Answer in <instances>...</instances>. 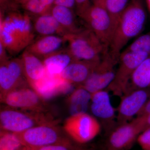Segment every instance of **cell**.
Here are the masks:
<instances>
[{"label":"cell","mask_w":150,"mask_h":150,"mask_svg":"<svg viewBox=\"0 0 150 150\" xmlns=\"http://www.w3.org/2000/svg\"><path fill=\"white\" fill-rule=\"evenodd\" d=\"M76 60L68 48H63L42 59L47 74L61 75L70 64Z\"/></svg>","instance_id":"ac0fdd59"},{"label":"cell","mask_w":150,"mask_h":150,"mask_svg":"<svg viewBox=\"0 0 150 150\" xmlns=\"http://www.w3.org/2000/svg\"><path fill=\"white\" fill-rule=\"evenodd\" d=\"M64 37L68 44L67 48L76 60L100 61L105 52L109 50L88 27L79 33Z\"/></svg>","instance_id":"3957f363"},{"label":"cell","mask_w":150,"mask_h":150,"mask_svg":"<svg viewBox=\"0 0 150 150\" xmlns=\"http://www.w3.org/2000/svg\"><path fill=\"white\" fill-rule=\"evenodd\" d=\"M92 4V0H75V13L81 18Z\"/></svg>","instance_id":"f546056e"},{"label":"cell","mask_w":150,"mask_h":150,"mask_svg":"<svg viewBox=\"0 0 150 150\" xmlns=\"http://www.w3.org/2000/svg\"><path fill=\"white\" fill-rule=\"evenodd\" d=\"M23 147L14 133L1 130L0 150H18Z\"/></svg>","instance_id":"484cf974"},{"label":"cell","mask_w":150,"mask_h":150,"mask_svg":"<svg viewBox=\"0 0 150 150\" xmlns=\"http://www.w3.org/2000/svg\"><path fill=\"white\" fill-rule=\"evenodd\" d=\"M21 6L28 13L35 16L50 13L51 8L46 6L41 0H31Z\"/></svg>","instance_id":"4316f807"},{"label":"cell","mask_w":150,"mask_h":150,"mask_svg":"<svg viewBox=\"0 0 150 150\" xmlns=\"http://www.w3.org/2000/svg\"><path fill=\"white\" fill-rule=\"evenodd\" d=\"M144 2L131 0L121 15L109 47L111 56L118 61L123 47L144 27L147 16Z\"/></svg>","instance_id":"6da1fadb"},{"label":"cell","mask_w":150,"mask_h":150,"mask_svg":"<svg viewBox=\"0 0 150 150\" xmlns=\"http://www.w3.org/2000/svg\"><path fill=\"white\" fill-rule=\"evenodd\" d=\"M18 150H28V149L27 148L23 146V147L22 148H21V149H19Z\"/></svg>","instance_id":"74e56055"},{"label":"cell","mask_w":150,"mask_h":150,"mask_svg":"<svg viewBox=\"0 0 150 150\" xmlns=\"http://www.w3.org/2000/svg\"><path fill=\"white\" fill-rule=\"evenodd\" d=\"M1 11L0 29L11 34L26 49L35 38L32 18L29 13H22L15 6Z\"/></svg>","instance_id":"277c9868"},{"label":"cell","mask_w":150,"mask_h":150,"mask_svg":"<svg viewBox=\"0 0 150 150\" xmlns=\"http://www.w3.org/2000/svg\"><path fill=\"white\" fill-rule=\"evenodd\" d=\"M91 94L82 86L72 92L68 100L71 116L87 113L91 100Z\"/></svg>","instance_id":"44dd1931"},{"label":"cell","mask_w":150,"mask_h":150,"mask_svg":"<svg viewBox=\"0 0 150 150\" xmlns=\"http://www.w3.org/2000/svg\"><path fill=\"white\" fill-rule=\"evenodd\" d=\"M14 134L21 144L27 148H37L72 142L56 126V124L35 126L20 133Z\"/></svg>","instance_id":"5b68a950"},{"label":"cell","mask_w":150,"mask_h":150,"mask_svg":"<svg viewBox=\"0 0 150 150\" xmlns=\"http://www.w3.org/2000/svg\"><path fill=\"white\" fill-rule=\"evenodd\" d=\"M54 5L66 7L75 11V0H54Z\"/></svg>","instance_id":"1f68e13d"},{"label":"cell","mask_w":150,"mask_h":150,"mask_svg":"<svg viewBox=\"0 0 150 150\" xmlns=\"http://www.w3.org/2000/svg\"><path fill=\"white\" fill-rule=\"evenodd\" d=\"M150 98V87L126 92L121 97L117 108V125L129 122L137 116Z\"/></svg>","instance_id":"7c38bea8"},{"label":"cell","mask_w":150,"mask_h":150,"mask_svg":"<svg viewBox=\"0 0 150 150\" xmlns=\"http://www.w3.org/2000/svg\"><path fill=\"white\" fill-rule=\"evenodd\" d=\"M21 58L23 63L25 78L31 87L46 74L45 66L41 59L26 49Z\"/></svg>","instance_id":"e0dca14e"},{"label":"cell","mask_w":150,"mask_h":150,"mask_svg":"<svg viewBox=\"0 0 150 150\" xmlns=\"http://www.w3.org/2000/svg\"><path fill=\"white\" fill-rule=\"evenodd\" d=\"M6 64L9 73L18 88L27 87L28 83L25 75L23 63L21 58L9 59L6 62Z\"/></svg>","instance_id":"cb8c5ba5"},{"label":"cell","mask_w":150,"mask_h":150,"mask_svg":"<svg viewBox=\"0 0 150 150\" xmlns=\"http://www.w3.org/2000/svg\"><path fill=\"white\" fill-rule=\"evenodd\" d=\"M27 148L28 150H86L80 146L74 144L72 142L68 144H56L39 147Z\"/></svg>","instance_id":"f1b7e54d"},{"label":"cell","mask_w":150,"mask_h":150,"mask_svg":"<svg viewBox=\"0 0 150 150\" xmlns=\"http://www.w3.org/2000/svg\"><path fill=\"white\" fill-rule=\"evenodd\" d=\"M144 130L137 117L129 122L117 125L108 134L106 143L107 150L129 149Z\"/></svg>","instance_id":"30bf717a"},{"label":"cell","mask_w":150,"mask_h":150,"mask_svg":"<svg viewBox=\"0 0 150 150\" xmlns=\"http://www.w3.org/2000/svg\"><path fill=\"white\" fill-rule=\"evenodd\" d=\"M7 51L3 46L1 43H0V63H5L9 61L8 55Z\"/></svg>","instance_id":"d6a6232c"},{"label":"cell","mask_w":150,"mask_h":150,"mask_svg":"<svg viewBox=\"0 0 150 150\" xmlns=\"http://www.w3.org/2000/svg\"><path fill=\"white\" fill-rule=\"evenodd\" d=\"M100 60H75L64 70L61 76L73 85L82 86L99 64Z\"/></svg>","instance_id":"9a60e30c"},{"label":"cell","mask_w":150,"mask_h":150,"mask_svg":"<svg viewBox=\"0 0 150 150\" xmlns=\"http://www.w3.org/2000/svg\"><path fill=\"white\" fill-rule=\"evenodd\" d=\"M14 1L15 3H16L17 4L21 5L27 2L28 1H31V0H14Z\"/></svg>","instance_id":"d590c367"},{"label":"cell","mask_w":150,"mask_h":150,"mask_svg":"<svg viewBox=\"0 0 150 150\" xmlns=\"http://www.w3.org/2000/svg\"><path fill=\"white\" fill-rule=\"evenodd\" d=\"M146 3L147 6L148 10L150 13V0H146Z\"/></svg>","instance_id":"8d00e7d4"},{"label":"cell","mask_w":150,"mask_h":150,"mask_svg":"<svg viewBox=\"0 0 150 150\" xmlns=\"http://www.w3.org/2000/svg\"><path fill=\"white\" fill-rule=\"evenodd\" d=\"M58 121L47 112H34L2 108L0 112L1 130L18 133L35 126L57 124Z\"/></svg>","instance_id":"7a4b0ae2"},{"label":"cell","mask_w":150,"mask_h":150,"mask_svg":"<svg viewBox=\"0 0 150 150\" xmlns=\"http://www.w3.org/2000/svg\"><path fill=\"white\" fill-rule=\"evenodd\" d=\"M73 86L63 79L61 75H51L46 73L41 79L30 87L45 100L67 93Z\"/></svg>","instance_id":"5bb4252c"},{"label":"cell","mask_w":150,"mask_h":150,"mask_svg":"<svg viewBox=\"0 0 150 150\" xmlns=\"http://www.w3.org/2000/svg\"><path fill=\"white\" fill-rule=\"evenodd\" d=\"M50 13L66 30L68 34H76L85 28L81 27L74 11L62 6L53 5Z\"/></svg>","instance_id":"d6986e66"},{"label":"cell","mask_w":150,"mask_h":150,"mask_svg":"<svg viewBox=\"0 0 150 150\" xmlns=\"http://www.w3.org/2000/svg\"><path fill=\"white\" fill-rule=\"evenodd\" d=\"M149 56L141 52L124 51L121 53L115 78L106 89L114 96L121 97L126 92L134 71Z\"/></svg>","instance_id":"8992f818"},{"label":"cell","mask_w":150,"mask_h":150,"mask_svg":"<svg viewBox=\"0 0 150 150\" xmlns=\"http://www.w3.org/2000/svg\"><path fill=\"white\" fill-rule=\"evenodd\" d=\"M150 87V56L143 61L134 71L126 92Z\"/></svg>","instance_id":"7402d4cb"},{"label":"cell","mask_w":150,"mask_h":150,"mask_svg":"<svg viewBox=\"0 0 150 150\" xmlns=\"http://www.w3.org/2000/svg\"><path fill=\"white\" fill-rule=\"evenodd\" d=\"M125 51L143 52L150 56V32L138 38Z\"/></svg>","instance_id":"83f0119b"},{"label":"cell","mask_w":150,"mask_h":150,"mask_svg":"<svg viewBox=\"0 0 150 150\" xmlns=\"http://www.w3.org/2000/svg\"><path fill=\"white\" fill-rule=\"evenodd\" d=\"M108 90L92 94L90 108L93 116L98 120L108 133L117 126L115 110L112 106Z\"/></svg>","instance_id":"4fadbf2b"},{"label":"cell","mask_w":150,"mask_h":150,"mask_svg":"<svg viewBox=\"0 0 150 150\" xmlns=\"http://www.w3.org/2000/svg\"><path fill=\"white\" fill-rule=\"evenodd\" d=\"M119 61L113 58L109 50L105 52L99 64L81 86L91 93L106 89L115 78V67Z\"/></svg>","instance_id":"9c48e42d"},{"label":"cell","mask_w":150,"mask_h":150,"mask_svg":"<svg viewBox=\"0 0 150 150\" xmlns=\"http://www.w3.org/2000/svg\"><path fill=\"white\" fill-rule=\"evenodd\" d=\"M1 102L8 107L26 111L47 112L48 106L32 88L16 89L0 97Z\"/></svg>","instance_id":"ba28073f"},{"label":"cell","mask_w":150,"mask_h":150,"mask_svg":"<svg viewBox=\"0 0 150 150\" xmlns=\"http://www.w3.org/2000/svg\"><path fill=\"white\" fill-rule=\"evenodd\" d=\"M93 4L95 5L101 6L105 8L106 0H92Z\"/></svg>","instance_id":"836d02e7"},{"label":"cell","mask_w":150,"mask_h":150,"mask_svg":"<svg viewBox=\"0 0 150 150\" xmlns=\"http://www.w3.org/2000/svg\"><path fill=\"white\" fill-rule=\"evenodd\" d=\"M80 18L109 49L112 38L111 21L106 8L93 4Z\"/></svg>","instance_id":"8fae6325"},{"label":"cell","mask_w":150,"mask_h":150,"mask_svg":"<svg viewBox=\"0 0 150 150\" xmlns=\"http://www.w3.org/2000/svg\"><path fill=\"white\" fill-rule=\"evenodd\" d=\"M7 62L1 64L0 66V97L18 88L9 73Z\"/></svg>","instance_id":"d4e9b609"},{"label":"cell","mask_w":150,"mask_h":150,"mask_svg":"<svg viewBox=\"0 0 150 150\" xmlns=\"http://www.w3.org/2000/svg\"><path fill=\"white\" fill-rule=\"evenodd\" d=\"M32 20L34 31L41 36L58 35L64 37L68 35L66 30L51 13L36 16Z\"/></svg>","instance_id":"ffe728a7"},{"label":"cell","mask_w":150,"mask_h":150,"mask_svg":"<svg viewBox=\"0 0 150 150\" xmlns=\"http://www.w3.org/2000/svg\"><path fill=\"white\" fill-rule=\"evenodd\" d=\"M63 129L73 141L83 144L98 135L101 124L94 116L85 113L70 116L65 121Z\"/></svg>","instance_id":"52a82bcc"},{"label":"cell","mask_w":150,"mask_h":150,"mask_svg":"<svg viewBox=\"0 0 150 150\" xmlns=\"http://www.w3.org/2000/svg\"><path fill=\"white\" fill-rule=\"evenodd\" d=\"M137 141L142 150H150V128L143 131Z\"/></svg>","instance_id":"4dcf8cb0"},{"label":"cell","mask_w":150,"mask_h":150,"mask_svg":"<svg viewBox=\"0 0 150 150\" xmlns=\"http://www.w3.org/2000/svg\"><path fill=\"white\" fill-rule=\"evenodd\" d=\"M128 0H106L105 8L111 21L112 38L121 15L128 5Z\"/></svg>","instance_id":"603a6c76"},{"label":"cell","mask_w":150,"mask_h":150,"mask_svg":"<svg viewBox=\"0 0 150 150\" xmlns=\"http://www.w3.org/2000/svg\"><path fill=\"white\" fill-rule=\"evenodd\" d=\"M46 6L50 8H52L54 5V0H41Z\"/></svg>","instance_id":"e575fe53"},{"label":"cell","mask_w":150,"mask_h":150,"mask_svg":"<svg viewBox=\"0 0 150 150\" xmlns=\"http://www.w3.org/2000/svg\"><path fill=\"white\" fill-rule=\"evenodd\" d=\"M65 43L67 42L64 37L44 35L34 40L25 49L42 60L46 56L63 49Z\"/></svg>","instance_id":"2e32d148"}]
</instances>
